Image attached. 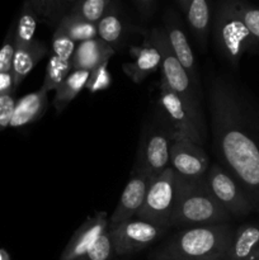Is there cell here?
Listing matches in <instances>:
<instances>
[{
	"mask_svg": "<svg viewBox=\"0 0 259 260\" xmlns=\"http://www.w3.org/2000/svg\"><path fill=\"white\" fill-rule=\"evenodd\" d=\"M58 28H61L74 42L79 43L96 38V35H98L96 24L86 22L83 18L78 17L73 13L61 19V22L58 23Z\"/></svg>",
	"mask_w": 259,
	"mask_h": 260,
	"instance_id": "cell-22",
	"label": "cell"
},
{
	"mask_svg": "<svg viewBox=\"0 0 259 260\" xmlns=\"http://www.w3.org/2000/svg\"><path fill=\"white\" fill-rule=\"evenodd\" d=\"M174 183L175 173L170 167L161 174L151 178L144 205L136 215L139 220L165 230L169 228L174 206Z\"/></svg>",
	"mask_w": 259,
	"mask_h": 260,
	"instance_id": "cell-6",
	"label": "cell"
},
{
	"mask_svg": "<svg viewBox=\"0 0 259 260\" xmlns=\"http://www.w3.org/2000/svg\"><path fill=\"white\" fill-rule=\"evenodd\" d=\"M52 50L53 55L61 60L71 61L75 52V42L61 28L57 27L52 37Z\"/></svg>",
	"mask_w": 259,
	"mask_h": 260,
	"instance_id": "cell-30",
	"label": "cell"
},
{
	"mask_svg": "<svg viewBox=\"0 0 259 260\" xmlns=\"http://www.w3.org/2000/svg\"><path fill=\"white\" fill-rule=\"evenodd\" d=\"M210 112L217 155L259 211V144L241 98L229 81L210 85Z\"/></svg>",
	"mask_w": 259,
	"mask_h": 260,
	"instance_id": "cell-1",
	"label": "cell"
},
{
	"mask_svg": "<svg viewBox=\"0 0 259 260\" xmlns=\"http://www.w3.org/2000/svg\"><path fill=\"white\" fill-rule=\"evenodd\" d=\"M150 182H151V177L144 170L139 169V172L127 183L126 188L119 198L118 205L109 218V226L118 225L124 221L132 220V217L137 215L140 208L144 205Z\"/></svg>",
	"mask_w": 259,
	"mask_h": 260,
	"instance_id": "cell-12",
	"label": "cell"
},
{
	"mask_svg": "<svg viewBox=\"0 0 259 260\" xmlns=\"http://www.w3.org/2000/svg\"><path fill=\"white\" fill-rule=\"evenodd\" d=\"M112 3L108 0H83L74 2L71 13L89 23L96 24L104 17Z\"/></svg>",
	"mask_w": 259,
	"mask_h": 260,
	"instance_id": "cell-27",
	"label": "cell"
},
{
	"mask_svg": "<svg viewBox=\"0 0 259 260\" xmlns=\"http://www.w3.org/2000/svg\"><path fill=\"white\" fill-rule=\"evenodd\" d=\"M169 167L180 177L196 179L205 177L210 161L201 145L185 139H173Z\"/></svg>",
	"mask_w": 259,
	"mask_h": 260,
	"instance_id": "cell-10",
	"label": "cell"
},
{
	"mask_svg": "<svg viewBox=\"0 0 259 260\" xmlns=\"http://www.w3.org/2000/svg\"><path fill=\"white\" fill-rule=\"evenodd\" d=\"M164 30L175 57L179 61L180 65L184 68V70L187 71L193 86H195L196 90L198 91L200 81H198L197 76L196 58L195 55H193L192 47H190L189 43H188V40L187 37H185L184 32H183L182 28L177 24V22H174V20L170 19V18H168V19L165 20ZM198 93H200V91H198Z\"/></svg>",
	"mask_w": 259,
	"mask_h": 260,
	"instance_id": "cell-14",
	"label": "cell"
},
{
	"mask_svg": "<svg viewBox=\"0 0 259 260\" xmlns=\"http://www.w3.org/2000/svg\"><path fill=\"white\" fill-rule=\"evenodd\" d=\"M228 218L229 213L213 196L206 175L188 179L175 173L174 206L170 226L197 228L217 225Z\"/></svg>",
	"mask_w": 259,
	"mask_h": 260,
	"instance_id": "cell-2",
	"label": "cell"
},
{
	"mask_svg": "<svg viewBox=\"0 0 259 260\" xmlns=\"http://www.w3.org/2000/svg\"><path fill=\"white\" fill-rule=\"evenodd\" d=\"M108 230L114 253L121 255L146 248L165 233V229L141 220H128L118 225H108Z\"/></svg>",
	"mask_w": 259,
	"mask_h": 260,
	"instance_id": "cell-9",
	"label": "cell"
},
{
	"mask_svg": "<svg viewBox=\"0 0 259 260\" xmlns=\"http://www.w3.org/2000/svg\"><path fill=\"white\" fill-rule=\"evenodd\" d=\"M206 180L216 200L220 202L229 215L241 217L249 215L254 210L250 200L245 194L243 188L234 179L233 175L229 174L218 164H212L208 168L206 173Z\"/></svg>",
	"mask_w": 259,
	"mask_h": 260,
	"instance_id": "cell-8",
	"label": "cell"
},
{
	"mask_svg": "<svg viewBox=\"0 0 259 260\" xmlns=\"http://www.w3.org/2000/svg\"><path fill=\"white\" fill-rule=\"evenodd\" d=\"M89 76H90V71L88 70H73L70 75L65 79V81L58 86L55 98H53V107L58 113L62 112L63 108L85 88Z\"/></svg>",
	"mask_w": 259,
	"mask_h": 260,
	"instance_id": "cell-21",
	"label": "cell"
},
{
	"mask_svg": "<svg viewBox=\"0 0 259 260\" xmlns=\"http://www.w3.org/2000/svg\"><path fill=\"white\" fill-rule=\"evenodd\" d=\"M38 17L28 2L24 3L18 22L15 24V43L17 47L30 45L35 42V33L37 28Z\"/></svg>",
	"mask_w": 259,
	"mask_h": 260,
	"instance_id": "cell-23",
	"label": "cell"
},
{
	"mask_svg": "<svg viewBox=\"0 0 259 260\" xmlns=\"http://www.w3.org/2000/svg\"><path fill=\"white\" fill-rule=\"evenodd\" d=\"M114 251L113 249V243H112L111 234L109 230L107 229L103 234L101 235V238L93 244L89 251L86 253V255L83 259L85 260H108L111 258L112 253Z\"/></svg>",
	"mask_w": 259,
	"mask_h": 260,
	"instance_id": "cell-31",
	"label": "cell"
},
{
	"mask_svg": "<svg viewBox=\"0 0 259 260\" xmlns=\"http://www.w3.org/2000/svg\"><path fill=\"white\" fill-rule=\"evenodd\" d=\"M46 53H47V48L43 43L38 42V41H35L30 45L15 48L12 68V75L15 89L20 85V83L24 80L25 76L37 65L38 61L45 57Z\"/></svg>",
	"mask_w": 259,
	"mask_h": 260,
	"instance_id": "cell-19",
	"label": "cell"
},
{
	"mask_svg": "<svg viewBox=\"0 0 259 260\" xmlns=\"http://www.w3.org/2000/svg\"><path fill=\"white\" fill-rule=\"evenodd\" d=\"M226 258L230 260H259V225L241 226L234 234Z\"/></svg>",
	"mask_w": 259,
	"mask_h": 260,
	"instance_id": "cell-16",
	"label": "cell"
},
{
	"mask_svg": "<svg viewBox=\"0 0 259 260\" xmlns=\"http://www.w3.org/2000/svg\"><path fill=\"white\" fill-rule=\"evenodd\" d=\"M215 38L223 57L234 66L246 52L259 48V43L246 29L234 2H223L218 5L215 20Z\"/></svg>",
	"mask_w": 259,
	"mask_h": 260,
	"instance_id": "cell-5",
	"label": "cell"
},
{
	"mask_svg": "<svg viewBox=\"0 0 259 260\" xmlns=\"http://www.w3.org/2000/svg\"><path fill=\"white\" fill-rule=\"evenodd\" d=\"M47 107V93L40 88V90L27 94L15 102L10 127H22L37 121L45 113Z\"/></svg>",
	"mask_w": 259,
	"mask_h": 260,
	"instance_id": "cell-17",
	"label": "cell"
},
{
	"mask_svg": "<svg viewBox=\"0 0 259 260\" xmlns=\"http://www.w3.org/2000/svg\"><path fill=\"white\" fill-rule=\"evenodd\" d=\"M15 108V99L13 93L0 95V132L10 126Z\"/></svg>",
	"mask_w": 259,
	"mask_h": 260,
	"instance_id": "cell-33",
	"label": "cell"
},
{
	"mask_svg": "<svg viewBox=\"0 0 259 260\" xmlns=\"http://www.w3.org/2000/svg\"><path fill=\"white\" fill-rule=\"evenodd\" d=\"M146 43L154 46L161 56V62H160V69L163 73L161 80L165 81V84L179 96L180 101L196 119V122L200 124L203 131H206L205 118H203L201 103L198 101L200 93L196 90L189 75L175 57L167 35H165V30L160 29V28L152 29L151 32H149Z\"/></svg>",
	"mask_w": 259,
	"mask_h": 260,
	"instance_id": "cell-4",
	"label": "cell"
},
{
	"mask_svg": "<svg viewBox=\"0 0 259 260\" xmlns=\"http://www.w3.org/2000/svg\"><path fill=\"white\" fill-rule=\"evenodd\" d=\"M241 20L254 40L259 43V8L245 2H234Z\"/></svg>",
	"mask_w": 259,
	"mask_h": 260,
	"instance_id": "cell-28",
	"label": "cell"
},
{
	"mask_svg": "<svg viewBox=\"0 0 259 260\" xmlns=\"http://www.w3.org/2000/svg\"><path fill=\"white\" fill-rule=\"evenodd\" d=\"M159 106L173 139H185L195 144H203L206 131H203L196 122L179 96L163 80L160 83Z\"/></svg>",
	"mask_w": 259,
	"mask_h": 260,
	"instance_id": "cell-7",
	"label": "cell"
},
{
	"mask_svg": "<svg viewBox=\"0 0 259 260\" xmlns=\"http://www.w3.org/2000/svg\"><path fill=\"white\" fill-rule=\"evenodd\" d=\"M15 48V25H13L5 37L4 43L0 47V73H12L13 58H14Z\"/></svg>",
	"mask_w": 259,
	"mask_h": 260,
	"instance_id": "cell-32",
	"label": "cell"
},
{
	"mask_svg": "<svg viewBox=\"0 0 259 260\" xmlns=\"http://www.w3.org/2000/svg\"><path fill=\"white\" fill-rule=\"evenodd\" d=\"M108 225L109 221L107 220L106 212H99L93 217L86 218L85 222L76 230L75 235L69 241L60 260L83 259L93 244L108 229Z\"/></svg>",
	"mask_w": 259,
	"mask_h": 260,
	"instance_id": "cell-13",
	"label": "cell"
},
{
	"mask_svg": "<svg viewBox=\"0 0 259 260\" xmlns=\"http://www.w3.org/2000/svg\"><path fill=\"white\" fill-rule=\"evenodd\" d=\"M15 90L12 73H0V95L10 94Z\"/></svg>",
	"mask_w": 259,
	"mask_h": 260,
	"instance_id": "cell-35",
	"label": "cell"
},
{
	"mask_svg": "<svg viewBox=\"0 0 259 260\" xmlns=\"http://www.w3.org/2000/svg\"><path fill=\"white\" fill-rule=\"evenodd\" d=\"M113 53V47L103 42L101 38H93L79 43L71 58L73 70H94L101 63L109 61Z\"/></svg>",
	"mask_w": 259,
	"mask_h": 260,
	"instance_id": "cell-15",
	"label": "cell"
},
{
	"mask_svg": "<svg viewBox=\"0 0 259 260\" xmlns=\"http://www.w3.org/2000/svg\"><path fill=\"white\" fill-rule=\"evenodd\" d=\"M0 260H10L9 254H8L4 249H0Z\"/></svg>",
	"mask_w": 259,
	"mask_h": 260,
	"instance_id": "cell-36",
	"label": "cell"
},
{
	"mask_svg": "<svg viewBox=\"0 0 259 260\" xmlns=\"http://www.w3.org/2000/svg\"><path fill=\"white\" fill-rule=\"evenodd\" d=\"M73 71V62L58 58L57 56L52 55L48 60L47 68H46L45 80H43L41 89L46 93L52 90H57L58 86L65 81V79L70 75Z\"/></svg>",
	"mask_w": 259,
	"mask_h": 260,
	"instance_id": "cell-24",
	"label": "cell"
},
{
	"mask_svg": "<svg viewBox=\"0 0 259 260\" xmlns=\"http://www.w3.org/2000/svg\"><path fill=\"white\" fill-rule=\"evenodd\" d=\"M185 13L188 24L192 28L198 42L205 45L207 41L211 19V5L207 0H182L179 2Z\"/></svg>",
	"mask_w": 259,
	"mask_h": 260,
	"instance_id": "cell-20",
	"label": "cell"
},
{
	"mask_svg": "<svg viewBox=\"0 0 259 260\" xmlns=\"http://www.w3.org/2000/svg\"><path fill=\"white\" fill-rule=\"evenodd\" d=\"M96 32L103 42L113 47V45L119 42L123 33V24H122L121 18L116 14V12L108 10L104 17L96 23Z\"/></svg>",
	"mask_w": 259,
	"mask_h": 260,
	"instance_id": "cell-26",
	"label": "cell"
},
{
	"mask_svg": "<svg viewBox=\"0 0 259 260\" xmlns=\"http://www.w3.org/2000/svg\"><path fill=\"white\" fill-rule=\"evenodd\" d=\"M108 63L109 61H106L90 71V76L85 85L86 90L90 93H96V91L106 90L111 86L112 76L108 71Z\"/></svg>",
	"mask_w": 259,
	"mask_h": 260,
	"instance_id": "cell-29",
	"label": "cell"
},
{
	"mask_svg": "<svg viewBox=\"0 0 259 260\" xmlns=\"http://www.w3.org/2000/svg\"><path fill=\"white\" fill-rule=\"evenodd\" d=\"M234 234L228 225L197 226L178 233L157 254L160 260H223Z\"/></svg>",
	"mask_w": 259,
	"mask_h": 260,
	"instance_id": "cell-3",
	"label": "cell"
},
{
	"mask_svg": "<svg viewBox=\"0 0 259 260\" xmlns=\"http://www.w3.org/2000/svg\"><path fill=\"white\" fill-rule=\"evenodd\" d=\"M134 5L142 17L149 18L155 13L157 3L155 0H136V2H134Z\"/></svg>",
	"mask_w": 259,
	"mask_h": 260,
	"instance_id": "cell-34",
	"label": "cell"
},
{
	"mask_svg": "<svg viewBox=\"0 0 259 260\" xmlns=\"http://www.w3.org/2000/svg\"><path fill=\"white\" fill-rule=\"evenodd\" d=\"M172 142L173 135L168 127L150 132L142 145L140 169L147 173L151 178L161 174L165 169H168Z\"/></svg>",
	"mask_w": 259,
	"mask_h": 260,
	"instance_id": "cell-11",
	"label": "cell"
},
{
	"mask_svg": "<svg viewBox=\"0 0 259 260\" xmlns=\"http://www.w3.org/2000/svg\"><path fill=\"white\" fill-rule=\"evenodd\" d=\"M32 7L37 17H43L45 19L52 22H61L63 17L71 13L74 2H65V0H35L28 2Z\"/></svg>",
	"mask_w": 259,
	"mask_h": 260,
	"instance_id": "cell-25",
	"label": "cell"
},
{
	"mask_svg": "<svg viewBox=\"0 0 259 260\" xmlns=\"http://www.w3.org/2000/svg\"><path fill=\"white\" fill-rule=\"evenodd\" d=\"M131 53L135 56V61L126 63L123 70L135 83H141L147 75L159 69L161 56L154 46L145 42L142 47H132Z\"/></svg>",
	"mask_w": 259,
	"mask_h": 260,
	"instance_id": "cell-18",
	"label": "cell"
}]
</instances>
